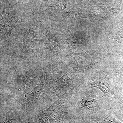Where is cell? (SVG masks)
I'll use <instances>...</instances> for the list:
<instances>
[{"mask_svg": "<svg viewBox=\"0 0 123 123\" xmlns=\"http://www.w3.org/2000/svg\"><path fill=\"white\" fill-rule=\"evenodd\" d=\"M66 115L64 108L56 102L48 108L36 115L35 123H63Z\"/></svg>", "mask_w": 123, "mask_h": 123, "instance_id": "cell-1", "label": "cell"}, {"mask_svg": "<svg viewBox=\"0 0 123 123\" xmlns=\"http://www.w3.org/2000/svg\"><path fill=\"white\" fill-rule=\"evenodd\" d=\"M89 85L94 87L98 88L107 96L112 94V88L108 80L102 77L95 78L89 81Z\"/></svg>", "mask_w": 123, "mask_h": 123, "instance_id": "cell-2", "label": "cell"}, {"mask_svg": "<svg viewBox=\"0 0 123 123\" xmlns=\"http://www.w3.org/2000/svg\"><path fill=\"white\" fill-rule=\"evenodd\" d=\"M80 105L84 110L91 111L97 107L98 105V101L94 98L90 97L83 98L79 102Z\"/></svg>", "mask_w": 123, "mask_h": 123, "instance_id": "cell-3", "label": "cell"}, {"mask_svg": "<svg viewBox=\"0 0 123 123\" xmlns=\"http://www.w3.org/2000/svg\"><path fill=\"white\" fill-rule=\"evenodd\" d=\"M32 84L35 98L37 100L43 90V83L37 77H34L32 80Z\"/></svg>", "mask_w": 123, "mask_h": 123, "instance_id": "cell-4", "label": "cell"}, {"mask_svg": "<svg viewBox=\"0 0 123 123\" xmlns=\"http://www.w3.org/2000/svg\"><path fill=\"white\" fill-rule=\"evenodd\" d=\"M96 123H123L116 119L112 116L104 115L96 119Z\"/></svg>", "mask_w": 123, "mask_h": 123, "instance_id": "cell-5", "label": "cell"}, {"mask_svg": "<svg viewBox=\"0 0 123 123\" xmlns=\"http://www.w3.org/2000/svg\"><path fill=\"white\" fill-rule=\"evenodd\" d=\"M2 123H13L12 116L11 114H7L5 118Z\"/></svg>", "mask_w": 123, "mask_h": 123, "instance_id": "cell-6", "label": "cell"}, {"mask_svg": "<svg viewBox=\"0 0 123 123\" xmlns=\"http://www.w3.org/2000/svg\"><path fill=\"white\" fill-rule=\"evenodd\" d=\"M117 73L119 74L123 77V69H119L118 72H117Z\"/></svg>", "mask_w": 123, "mask_h": 123, "instance_id": "cell-7", "label": "cell"}, {"mask_svg": "<svg viewBox=\"0 0 123 123\" xmlns=\"http://www.w3.org/2000/svg\"><path fill=\"white\" fill-rule=\"evenodd\" d=\"M121 106H122V109H123V102H122V105H121Z\"/></svg>", "mask_w": 123, "mask_h": 123, "instance_id": "cell-8", "label": "cell"}, {"mask_svg": "<svg viewBox=\"0 0 123 123\" xmlns=\"http://www.w3.org/2000/svg\"><path fill=\"white\" fill-rule=\"evenodd\" d=\"M31 123V122H29V123Z\"/></svg>", "mask_w": 123, "mask_h": 123, "instance_id": "cell-9", "label": "cell"}]
</instances>
